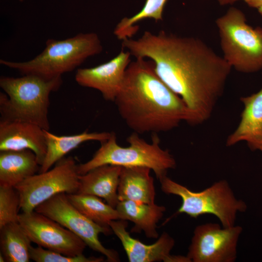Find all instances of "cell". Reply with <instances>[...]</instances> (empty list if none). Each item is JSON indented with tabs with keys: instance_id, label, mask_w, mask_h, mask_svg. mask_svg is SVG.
<instances>
[{
	"instance_id": "cell-1",
	"label": "cell",
	"mask_w": 262,
	"mask_h": 262,
	"mask_svg": "<svg viewBox=\"0 0 262 262\" xmlns=\"http://www.w3.org/2000/svg\"><path fill=\"white\" fill-rule=\"evenodd\" d=\"M122 46L136 58L153 62L159 77L185 103L188 123L198 125L210 117L232 67L203 41L145 31L138 39L122 40Z\"/></svg>"
},
{
	"instance_id": "cell-2",
	"label": "cell",
	"mask_w": 262,
	"mask_h": 262,
	"mask_svg": "<svg viewBox=\"0 0 262 262\" xmlns=\"http://www.w3.org/2000/svg\"><path fill=\"white\" fill-rule=\"evenodd\" d=\"M114 102L128 127L138 134L169 131L189 118L183 100L159 77L153 62L146 58L130 63Z\"/></svg>"
},
{
	"instance_id": "cell-3",
	"label": "cell",
	"mask_w": 262,
	"mask_h": 262,
	"mask_svg": "<svg viewBox=\"0 0 262 262\" xmlns=\"http://www.w3.org/2000/svg\"><path fill=\"white\" fill-rule=\"evenodd\" d=\"M62 83V77L47 80L33 75L1 76L4 92L0 93V120L27 122L49 131V96Z\"/></svg>"
},
{
	"instance_id": "cell-4",
	"label": "cell",
	"mask_w": 262,
	"mask_h": 262,
	"mask_svg": "<svg viewBox=\"0 0 262 262\" xmlns=\"http://www.w3.org/2000/svg\"><path fill=\"white\" fill-rule=\"evenodd\" d=\"M46 45L44 50L32 60L16 62L1 59L0 64L22 75H33L51 80L72 71L103 49L98 35L94 33H79L61 40L49 39Z\"/></svg>"
},
{
	"instance_id": "cell-5",
	"label": "cell",
	"mask_w": 262,
	"mask_h": 262,
	"mask_svg": "<svg viewBox=\"0 0 262 262\" xmlns=\"http://www.w3.org/2000/svg\"><path fill=\"white\" fill-rule=\"evenodd\" d=\"M129 146L117 144L115 134L101 143V146L87 162L78 164L80 175L99 166L110 164L121 167L142 166L150 168L159 180L166 175L167 171L176 167L173 156L168 150L162 149L157 133H152L151 143L133 132L127 138Z\"/></svg>"
},
{
	"instance_id": "cell-6",
	"label": "cell",
	"mask_w": 262,
	"mask_h": 262,
	"mask_svg": "<svg viewBox=\"0 0 262 262\" xmlns=\"http://www.w3.org/2000/svg\"><path fill=\"white\" fill-rule=\"evenodd\" d=\"M222 57L238 72L252 73L262 69V28L246 23L240 9L230 7L215 20Z\"/></svg>"
},
{
	"instance_id": "cell-7",
	"label": "cell",
	"mask_w": 262,
	"mask_h": 262,
	"mask_svg": "<svg viewBox=\"0 0 262 262\" xmlns=\"http://www.w3.org/2000/svg\"><path fill=\"white\" fill-rule=\"evenodd\" d=\"M159 180L164 193L181 198L182 203L177 213H185L195 218L203 214H213L218 218L223 227H230L235 225L237 213L247 209L245 202L236 197L225 180L215 182L199 192L192 191L166 175Z\"/></svg>"
},
{
	"instance_id": "cell-8",
	"label": "cell",
	"mask_w": 262,
	"mask_h": 262,
	"mask_svg": "<svg viewBox=\"0 0 262 262\" xmlns=\"http://www.w3.org/2000/svg\"><path fill=\"white\" fill-rule=\"evenodd\" d=\"M77 167L72 157H64L52 168L33 175L16 185L20 209L23 213L30 212L57 194L76 193L80 176Z\"/></svg>"
},
{
	"instance_id": "cell-9",
	"label": "cell",
	"mask_w": 262,
	"mask_h": 262,
	"mask_svg": "<svg viewBox=\"0 0 262 262\" xmlns=\"http://www.w3.org/2000/svg\"><path fill=\"white\" fill-rule=\"evenodd\" d=\"M34 211L69 229L90 248L106 257L108 261H119L117 253L104 247L99 240L100 233L111 234V229L101 227L86 217L71 203L67 194L60 193L52 196L37 206Z\"/></svg>"
},
{
	"instance_id": "cell-10",
	"label": "cell",
	"mask_w": 262,
	"mask_h": 262,
	"mask_svg": "<svg viewBox=\"0 0 262 262\" xmlns=\"http://www.w3.org/2000/svg\"><path fill=\"white\" fill-rule=\"evenodd\" d=\"M242 230L235 225L222 228L209 223L197 226L186 256L190 262H234Z\"/></svg>"
},
{
	"instance_id": "cell-11",
	"label": "cell",
	"mask_w": 262,
	"mask_h": 262,
	"mask_svg": "<svg viewBox=\"0 0 262 262\" xmlns=\"http://www.w3.org/2000/svg\"><path fill=\"white\" fill-rule=\"evenodd\" d=\"M18 222L32 242L68 256L83 254L87 246L80 238L54 220L35 211L20 213Z\"/></svg>"
},
{
	"instance_id": "cell-12",
	"label": "cell",
	"mask_w": 262,
	"mask_h": 262,
	"mask_svg": "<svg viewBox=\"0 0 262 262\" xmlns=\"http://www.w3.org/2000/svg\"><path fill=\"white\" fill-rule=\"evenodd\" d=\"M131 56L129 51L123 49L106 63L93 67L79 68L75 74V81L82 86L98 90L106 100L114 102L131 62Z\"/></svg>"
},
{
	"instance_id": "cell-13",
	"label": "cell",
	"mask_w": 262,
	"mask_h": 262,
	"mask_svg": "<svg viewBox=\"0 0 262 262\" xmlns=\"http://www.w3.org/2000/svg\"><path fill=\"white\" fill-rule=\"evenodd\" d=\"M127 221L112 220L109 226L120 240L130 262H190L188 257L170 254L175 245V241L167 233L164 232L157 241L146 245L132 238L126 230Z\"/></svg>"
},
{
	"instance_id": "cell-14",
	"label": "cell",
	"mask_w": 262,
	"mask_h": 262,
	"mask_svg": "<svg viewBox=\"0 0 262 262\" xmlns=\"http://www.w3.org/2000/svg\"><path fill=\"white\" fill-rule=\"evenodd\" d=\"M45 130L27 122L0 120V151L31 150L41 166L47 151Z\"/></svg>"
},
{
	"instance_id": "cell-15",
	"label": "cell",
	"mask_w": 262,
	"mask_h": 262,
	"mask_svg": "<svg viewBox=\"0 0 262 262\" xmlns=\"http://www.w3.org/2000/svg\"><path fill=\"white\" fill-rule=\"evenodd\" d=\"M244 109L236 130L226 141L231 146L246 141L252 150H257L262 143V88L250 96L241 98Z\"/></svg>"
},
{
	"instance_id": "cell-16",
	"label": "cell",
	"mask_w": 262,
	"mask_h": 262,
	"mask_svg": "<svg viewBox=\"0 0 262 262\" xmlns=\"http://www.w3.org/2000/svg\"><path fill=\"white\" fill-rule=\"evenodd\" d=\"M121 169L119 166L106 164L80 175L77 193L103 198L107 203L115 208L119 202L117 189Z\"/></svg>"
},
{
	"instance_id": "cell-17",
	"label": "cell",
	"mask_w": 262,
	"mask_h": 262,
	"mask_svg": "<svg viewBox=\"0 0 262 262\" xmlns=\"http://www.w3.org/2000/svg\"><path fill=\"white\" fill-rule=\"evenodd\" d=\"M150 170L142 166L121 167L117 189L119 200L154 204L156 193Z\"/></svg>"
},
{
	"instance_id": "cell-18",
	"label": "cell",
	"mask_w": 262,
	"mask_h": 262,
	"mask_svg": "<svg viewBox=\"0 0 262 262\" xmlns=\"http://www.w3.org/2000/svg\"><path fill=\"white\" fill-rule=\"evenodd\" d=\"M40 165L29 149L0 151V186L15 187L39 172Z\"/></svg>"
},
{
	"instance_id": "cell-19",
	"label": "cell",
	"mask_w": 262,
	"mask_h": 262,
	"mask_svg": "<svg viewBox=\"0 0 262 262\" xmlns=\"http://www.w3.org/2000/svg\"><path fill=\"white\" fill-rule=\"evenodd\" d=\"M112 133L106 131L89 132L85 131L74 135H57L45 130L47 151L38 173L44 172L50 169L66 154L81 144L90 141L103 142L111 137Z\"/></svg>"
},
{
	"instance_id": "cell-20",
	"label": "cell",
	"mask_w": 262,
	"mask_h": 262,
	"mask_svg": "<svg viewBox=\"0 0 262 262\" xmlns=\"http://www.w3.org/2000/svg\"><path fill=\"white\" fill-rule=\"evenodd\" d=\"M120 219L129 220L134 224L132 230H143L147 237L157 238V223L162 218L165 208L154 204H148L132 201H119L115 207Z\"/></svg>"
},
{
	"instance_id": "cell-21",
	"label": "cell",
	"mask_w": 262,
	"mask_h": 262,
	"mask_svg": "<svg viewBox=\"0 0 262 262\" xmlns=\"http://www.w3.org/2000/svg\"><path fill=\"white\" fill-rule=\"evenodd\" d=\"M32 241L18 222L0 228V253L7 262H29Z\"/></svg>"
},
{
	"instance_id": "cell-22",
	"label": "cell",
	"mask_w": 262,
	"mask_h": 262,
	"mask_svg": "<svg viewBox=\"0 0 262 262\" xmlns=\"http://www.w3.org/2000/svg\"><path fill=\"white\" fill-rule=\"evenodd\" d=\"M71 203L88 218L105 228H110V222L120 219L115 208L105 203L100 197L79 193L67 194Z\"/></svg>"
},
{
	"instance_id": "cell-23",
	"label": "cell",
	"mask_w": 262,
	"mask_h": 262,
	"mask_svg": "<svg viewBox=\"0 0 262 262\" xmlns=\"http://www.w3.org/2000/svg\"><path fill=\"white\" fill-rule=\"evenodd\" d=\"M168 0H146L139 12L130 17L122 18L116 25L114 33L121 40L131 38L137 33V23L146 19L162 21L164 7Z\"/></svg>"
},
{
	"instance_id": "cell-24",
	"label": "cell",
	"mask_w": 262,
	"mask_h": 262,
	"mask_svg": "<svg viewBox=\"0 0 262 262\" xmlns=\"http://www.w3.org/2000/svg\"><path fill=\"white\" fill-rule=\"evenodd\" d=\"M20 199L15 187L0 186V228L18 222Z\"/></svg>"
},
{
	"instance_id": "cell-25",
	"label": "cell",
	"mask_w": 262,
	"mask_h": 262,
	"mask_svg": "<svg viewBox=\"0 0 262 262\" xmlns=\"http://www.w3.org/2000/svg\"><path fill=\"white\" fill-rule=\"evenodd\" d=\"M30 259L36 262H100L102 258L87 257L83 254L76 256H68L59 252L51 251L41 246L30 249Z\"/></svg>"
},
{
	"instance_id": "cell-26",
	"label": "cell",
	"mask_w": 262,
	"mask_h": 262,
	"mask_svg": "<svg viewBox=\"0 0 262 262\" xmlns=\"http://www.w3.org/2000/svg\"><path fill=\"white\" fill-rule=\"evenodd\" d=\"M248 6L255 8H259L262 6V0H242Z\"/></svg>"
},
{
	"instance_id": "cell-27",
	"label": "cell",
	"mask_w": 262,
	"mask_h": 262,
	"mask_svg": "<svg viewBox=\"0 0 262 262\" xmlns=\"http://www.w3.org/2000/svg\"><path fill=\"white\" fill-rule=\"evenodd\" d=\"M238 0H217V2L221 6L231 5Z\"/></svg>"
},
{
	"instance_id": "cell-28",
	"label": "cell",
	"mask_w": 262,
	"mask_h": 262,
	"mask_svg": "<svg viewBox=\"0 0 262 262\" xmlns=\"http://www.w3.org/2000/svg\"><path fill=\"white\" fill-rule=\"evenodd\" d=\"M0 262H6L5 258L1 253H0Z\"/></svg>"
},
{
	"instance_id": "cell-29",
	"label": "cell",
	"mask_w": 262,
	"mask_h": 262,
	"mask_svg": "<svg viewBox=\"0 0 262 262\" xmlns=\"http://www.w3.org/2000/svg\"><path fill=\"white\" fill-rule=\"evenodd\" d=\"M257 150H260L262 153V143L258 147Z\"/></svg>"
},
{
	"instance_id": "cell-30",
	"label": "cell",
	"mask_w": 262,
	"mask_h": 262,
	"mask_svg": "<svg viewBox=\"0 0 262 262\" xmlns=\"http://www.w3.org/2000/svg\"><path fill=\"white\" fill-rule=\"evenodd\" d=\"M259 13L262 16V6L257 9Z\"/></svg>"
},
{
	"instance_id": "cell-31",
	"label": "cell",
	"mask_w": 262,
	"mask_h": 262,
	"mask_svg": "<svg viewBox=\"0 0 262 262\" xmlns=\"http://www.w3.org/2000/svg\"><path fill=\"white\" fill-rule=\"evenodd\" d=\"M20 2H22L24 0H18Z\"/></svg>"
}]
</instances>
